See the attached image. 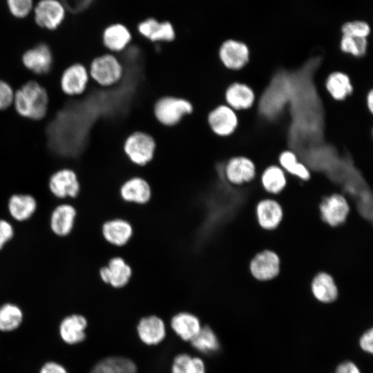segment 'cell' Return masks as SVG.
Here are the masks:
<instances>
[{
	"mask_svg": "<svg viewBox=\"0 0 373 373\" xmlns=\"http://www.w3.org/2000/svg\"><path fill=\"white\" fill-rule=\"evenodd\" d=\"M49 104L46 88L37 81L30 79L15 90L12 108L25 119L41 121L47 115Z\"/></svg>",
	"mask_w": 373,
	"mask_h": 373,
	"instance_id": "1",
	"label": "cell"
},
{
	"mask_svg": "<svg viewBox=\"0 0 373 373\" xmlns=\"http://www.w3.org/2000/svg\"><path fill=\"white\" fill-rule=\"evenodd\" d=\"M152 113L157 123L166 128H173L194 111L193 104L183 97L162 95L153 104Z\"/></svg>",
	"mask_w": 373,
	"mask_h": 373,
	"instance_id": "2",
	"label": "cell"
},
{
	"mask_svg": "<svg viewBox=\"0 0 373 373\" xmlns=\"http://www.w3.org/2000/svg\"><path fill=\"white\" fill-rule=\"evenodd\" d=\"M90 81L102 88L117 84L124 76V66L115 54L106 52L92 59L88 66Z\"/></svg>",
	"mask_w": 373,
	"mask_h": 373,
	"instance_id": "3",
	"label": "cell"
},
{
	"mask_svg": "<svg viewBox=\"0 0 373 373\" xmlns=\"http://www.w3.org/2000/svg\"><path fill=\"white\" fill-rule=\"evenodd\" d=\"M156 149L155 138L140 130L129 133L122 144V151L127 160L138 167H144L153 160Z\"/></svg>",
	"mask_w": 373,
	"mask_h": 373,
	"instance_id": "4",
	"label": "cell"
},
{
	"mask_svg": "<svg viewBox=\"0 0 373 373\" xmlns=\"http://www.w3.org/2000/svg\"><path fill=\"white\" fill-rule=\"evenodd\" d=\"M168 325L160 316L149 314L140 317L135 325V334L143 346L156 347L168 338Z\"/></svg>",
	"mask_w": 373,
	"mask_h": 373,
	"instance_id": "5",
	"label": "cell"
},
{
	"mask_svg": "<svg viewBox=\"0 0 373 373\" xmlns=\"http://www.w3.org/2000/svg\"><path fill=\"white\" fill-rule=\"evenodd\" d=\"M50 192L59 199H75L80 195L82 184L77 171L70 167H61L48 177Z\"/></svg>",
	"mask_w": 373,
	"mask_h": 373,
	"instance_id": "6",
	"label": "cell"
},
{
	"mask_svg": "<svg viewBox=\"0 0 373 373\" xmlns=\"http://www.w3.org/2000/svg\"><path fill=\"white\" fill-rule=\"evenodd\" d=\"M21 61L23 67L36 77L45 76L52 69L53 52L49 44L39 42L23 52Z\"/></svg>",
	"mask_w": 373,
	"mask_h": 373,
	"instance_id": "7",
	"label": "cell"
},
{
	"mask_svg": "<svg viewBox=\"0 0 373 373\" xmlns=\"http://www.w3.org/2000/svg\"><path fill=\"white\" fill-rule=\"evenodd\" d=\"M217 56L225 68L237 71L248 64L250 50L244 41L235 38H227L219 44Z\"/></svg>",
	"mask_w": 373,
	"mask_h": 373,
	"instance_id": "8",
	"label": "cell"
},
{
	"mask_svg": "<svg viewBox=\"0 0 373 373\" xmlns=\"http://www.w3.org/2000/svg\"><path fill=\"white\" fill-rule=\"evenodd\" d=\"M90 81L87 66L75 62L67 66L61 73L59 87L67 97H79L86 93Z\"/></svg>",
	"mask_w": 373,
	"mask_h": 373,
	"instance_id": "9",
	"label": "cell"
},
{
	"mask_svg": "<svg viewBox=\"0 0 373 373\" xmlns=\"http://www.w3.org/2000/svg\"><path fill=\"white\" fill-rule=\"evenodd\" d=\"M137 33L151 43H171L177 37L173 23L169 20H160L154 17H148L140 21L137 26Z\"/></svg>",
	"mask_w": 373,
	"mask_h": 373,
	"instance_id": "10",
	"label": "cell"
},
{
	"mask_svg": "<svg viewBox=\"0 0 373 373\" xmlns=\"http://www.w3.org/2000/svg\"><path fill=\"white\" fill-rule=\"evenodd\" d=\"M206 119L211 133L220 137L231 135L238 125L237 112L226 104H219L211 109Z\"/></svg>",
	"mask_w": 373,
	"mask_h": 373,
	"instance_id": "11",
	"label": "cell"
},
{
	"mask_svg": "<svg viewBox=\"0 0 373 373\" xmlns=\"http://www.w3.org/2000/svg\"><path fill=\"white\" fill-rule=\"evenodd\" d=\"M318 209L321 220L329 227H336L346 221L350 205L343 195L335 193L325 197Z\"/></svg>",
	"mask_w": 373,
	"mask_h": 373,
	"instance_id": "12",
	"label": "cell"
},
{
	"mask_svg": "<svg viewBox=\"0 0 373 373\" xmlns=\"http://www.w3.org/2000/svg\"><path fill=\"white\" fill-rule=\"evenodd\" d=\"M203 323L195 314L189 311H180L171 316L167 322L168 328L173 334L184 343L189 344L198 334Z\"/></svg>",
	"mask_w": 373,
	"mask_h": 373,
	"instance_id": "13",
	"label": "cell"
},
{
	"mask_svg": "<svg viewBox=\"0 0 373 373\" xmlns=\"http://www.w3.org/2000/svg\"><path fill=\"white\" fill-rule=\"evenodd\" d=\"M227 182L233 186H240L254 180L257 175L254 162L245 156H233L225 163L223 169Z\"/></svg>",
	"mask_w": 373,
	"mask_h": 373,
	"instance_id": "14",
	"label": "cell"
},
{
	"mask_svg": "<svg viewBox=\"0 0 373 373\" xmlns=\"http://www.w3.org/2000/svg\"><path fill=\"white\" fill-rule=\"evenodd\" d=\"M249 271L256 280L268 281L275 278L280 273V260L276 253L265 249L257 253L251 260Z\"/></svg>",
	"mask_w": 373,
	"mask_h": 373,
	"instance_id": "15",
	"label": "cell"
},
{
	"mask_svg": "<svg viewBox=\"0 0 373 373\" xmlns=\"http://www.w3.org/2000/svg\"><path fill=\"white\" fill-rule=\"evenodd\" d=\"M101 281L114 289L125 287L132 276V269L125 260L120 256L111 258L106 265L98 271Z\"/></svg>",
	"mask_w": 373,
	"mask_h": 373,
	"instance_id": "16",
	"label": "cell"
},
{
	"mask_svg": "<svg viewBox=\"0 0 373 373\" xmlns=\"http://www.w3.org/2000/svg\"><path fill=\"white\" fill-rule=\"evenodd\" d=\"M66 15L64 5L58 0H40L34 8L36 24L48 30H57Z\"/></svg>",
	"mask_w": 373,
	"mask_h": 373,
	"instance_id": "17",
	"label": "cell"
},
{
	"mask_svg": "<svg viewBox=\"0 0 373 373\" xmlns=\"http://www.w3.org/2000/svg\"><path fill=\"white\" fill-rule=\"evenodd\" d=\"M133 34L130 28L122 22L108 24L102 30L101 41L107 52H123L131 44Z\"/></svg>",
	"mask_w": 373,
	"mask_h": 373,
	"instance_id": "18",
	"label": "cell"
},
{
	"mask_svg": "<svg viewBox=\"0 0 373 373\" xmlns=\"http://www.w3.org/2000/svg\"><path fill=\"white\" fill-rule=\"evenodd\" d=\"M119 194L126 203L143 205L151 200L152 191L149 183L144 178L133 176L121 184Z\"/></svg>",
	"mask_w": 373,
	"mask_h": 373,
	"instance_id": "19",
	"label": "cell"
},
{
	"mask_svg": "<svg viewBox=\"0 0 373 373\" xmlns=\"http://www.w3.org/2000/svg\"><path fill=\"white\" fill-rule=\"evenodd\" d=\"M77 214L76 207L71 204L62 203L57 205L50 216V230L59 237L70 235L74 229Z\"/></svg>",
	"mask_w": 373,
	"mask_h": 373,
	"instance_id": "20",
	"label": "cell"
},
{
	"mask_svg": "<svg viewBox=\"0 0 373 373\" xmlns=\"http://www.w3.org/2000/svg\"><path fill=\"white\" fill-rule=\"evenodd\" d=\"M133 233L131 224L123 218H115L106 220L101 226L103 239L109 245L117 247L126 245Z\"/></svg>",
	"mask_w": 373,
	"mask_h": 373,
	"instance_id": "21",
	"label": "cell"
},
{
	"mask_svg": "<svg viewBox=\"0 0 373 373\" xmlns=\"http://www.w3.org/2000/svg\"><path fill=\"white\" fill-rule=\"evenodd\" d=\"M224 103L236 111L251 108L256 102L257 98L248 85L233 82L229 84L224 93Z\"/></svg>",
	"mask_w": 373,
	"mask_h": 373,
	"instance_id": "22",
	"label": "cell"
},
{
	"mask_svg": "<svg viewBox=\"0 0 373 373\" xmlns=\"http://www.w3.org/2000/svg\"><path fill=\"white\" fill-rule=\"evenodd\" d=\"M188 345L195 354L202 357L215 355L221 349L218 334L208 323H203L200 331Z\"/></svg>",
	"mask_w": 373,
	"mask_h": 373,
	"instance_id": "23",
	"label": "cell"
},
{
	"mask_svg": "<svg viewBox=\"0 0 373 373\" xmlns=\"http://www.w3.org/2000/svg\"><path fill=\"white\" fill-rule=\"evenodd\" d=\"M310 289L314 298L323 305L332 304L338 298V289L334 279L325 271H320L313 277Z\"/></svg>",
	"mask_w": 373,
	"mask_h": 373,
	"instance_id": "24",
	"label": "cell"
},
{
	"mask_svg": "<svg viewBox=\"0 0 373 373\" xmlns=\"http://www.w3.org/2000/svg\"><path fill=\"white\" fill-rule=\"evenodd\" d=\"M255 213L258 224L265 230L276 229L283 218L282 206L274 198L259 201L256 206Z\"/></svg>",
	"mask_w": 373,
	"mask_h": 373,
	"instance_id": "25",
	"label": "cell"
},
{
	"mask_svg": "<svg viewBox=\"0 0 373 373\" xmlns=\"http://www.w3.org/2000/svg\"><path fill=\"white\" fill-rule=\"evenodd\" d=\"M139 367L131 358L123 355H108L98 360L89 373H138Z\"/></svg>",
	"mask_w": 373,
	"mask_h": 373,
	"instance_id": "26",
	"label": "cell"
},
{
	"mask_svg": "<svg viewBox=\"0 0 373 373\" xmlns=\"http://www.w3.org/2000/svg\"><path fill=\"white\" fill-rule=\"evenodd\" d=\"M88 327L86 318L79 314L66 316L59 326V333L62 340L68 344H77L84 341L86 337Z\"/></svg>",
	"mask_w": 373,
	"mask_h": 373,
	"instance_id": "27",
	"label": "cell"
},
{
	"mask_svg": "<svg viewBox=\"0 0 373 373\" xmlns=\"http://www.w3.org/2000/svg\"><path fill=\"white\" fill-rule=\"evenodd\" d=\"M37 209L35 198L29 193H14L8 199V210L12 219L17 222L29 220Z\"/></svg>",
	"mask_w": 373,
	"mask_h": 373,
	"instance_id": "28",
	"label": "cell"
},
{
	"mask_svg": "<svg viewBox=\"0 0 373 373\" xmlns=\"http://www.w3.org/2000/svg\"><path fill=\"white\" fill-rule=\"evenodd\" d=\"M325 86L329 95L335 101L345 100L354 90L350 77L340 71L330 73L325 80Z\"/></svg>",
	"mask_w": 373,
	"mask_h": 373,
	"instance_id": "29",
	"label": "cell"
},
{
	"mask_svg": "<svg viewBox=\"0 0 373 373\" xmlns=\"http://www.w3.org/2000/svg\"><path fill=\"white\" fill-rule=\"evenodd\" d=\"M260 183L267 193L276 195L286 186L287 173L280 166L270 165L261 173Z\"/></svg>",
	"mask_w": 373,
	"mask_h": 373,
	"instance_id": "30",
	"label": "cell"
},
{
	"mask_svg": "<svg viewBox=\"0 0 373 373\" xmlns=\"http://www.w3.org/2000/svg\"><path fill=\"white\" fill-rule=\"evenodd\" d=\"M278 165L290 175L306 181L311 178V171L300 162L296 154L291 150L283 151L278 157Z\"/></svg>",
	"mask_w": 373,
	"mask_h": 373,
	"instance_id": "31",
	"label": "cell"
},
{
	"mask_svg": "<svg viewBox=\"0 0 373 373\" xmlns=\"http://www.w3.org/2000/svg\"><path fill=\"white\" fill-rule=\"evenodd\" d=\"M338 46L343 54L358 58L367 54L369 41L367 38L341 35Z\"/></svg>",
	"mask_w": 373,
	"mask_h": 373,
	"instance_id": "32",
	"label": "cell"
},
{
	"mask_svg": "<svg viewBox=\"0 0 373 373\" xmlns=\"http://www.w3.org/2000/svg\"><path fill=\"white\" fill-rule=\"evenodd\" d=\"M23 313L17 305L6 303L0 307V330L9 332L17 329L22 322Z\"/></svg>",
	"mask_w": 373,
	"mask_h": 373,
	"instance_id": "33",
	"label": "cell"
},
{
	"mask_svg": "<svg viewBox=\"0 0 373 373\" xmlns=\"http://www.w3.org/2000/svg\"><path fill=\"white\" fill-rule=\"evenodd\" d=\"M341 33V35L367 38L371 33V28L366 21L355 20L343 23Z\"/></svg>",
	"mask_w": 373,
	"mask_h": 373,
	"instance_id": "34",
	"label": "cell"
},
{
	"mask_svg": "<svg viewBox=\"0 0 373 373\" xmlns=\"http://www.w3.org/2000/svg\"><path fill=\"white\" fill-rule=\"evenodd\" d=\"M10 12L17 18H24L31 12L33 0H6Z\"/></svg>",
	"mask_w": 373,
	"mask_h": 373,
	"instance_id": "35",
	"label": "cell"
},
{
	"mask_svg": "<svg viewBox=\"0 0 373 373\" xmlns=\"http://www.w3.org/2000/svg\"><path fill=\"white\" fill-rule=\"evenodd\" d=\"M184 373H208L207 363L204 357L192 353L186 363Z\"/></svg>",
	"mask_w": 373,
	"mask_h": 373,
	"instance_id": "36",
	"label": "cell"
},
{
	"mask_svg": "<svg viewBox=\"0 0 373 373\" xmlns=\"http://www.w3.org/2000/svg\"><path fill=\"white\" fill-rule=\"evenodd\" d=\"M15 90L6 81L0 79V111L12 106Z\"/></svg>",
	"mask_w": 373,
	"mask_h": 373,
	"instance_id": "37",
	"label": "cell"
},
{
	"mask_svg": "<svg viewBox=\"0 0 373 373\" xmlns=\"http://www.w3.org/2000/svg\"><path fill=\"white\" fill-rule=\"evenodd\" d=\"M15 235L14 227L12 224L0 218V251L10 241Z\"/></svg>",
	"mask_w": 373,
	"mask_h": 373,
	"instance_id": "38",
	"label": "cell"
},
{
	"mask_svg": "<svg viewBox=\"0 0 373 373\" xmlns=\"http://www.w3.org/2000/svg\"><path fill=\"white\" fill-rule=\"evenodd\" d=\"M358 346L361 350L372 354L373 352V329L370 327L365 330L358 338Z\"/></svg>",
	"mask_w": 373,
	"mask_h": 373,
	"instance_id": "39",
	"label": "cell"
},
{
	"mask_svg": "<svg viewBox=\"0 0 373 373\" xmlns=\"http://www.w3.org/2000/svg\"><path fill=\"white\" fill-rule=\"evenodd\" d=\"M334 373H362V372L356 363L346 360L338 364Z\"/></svg>",
	"mask_w": 373,
	"mask_h": 373,
	"instance_id": "40",
	"label": "cell"
},
{
	"mask_svg": "<svg viewBox=\"0 0 373 373\" xmlns=\"http://www.w3.org/2000/svg\"><path fill=\"white\" fill-rule=\"evenodd\" d=\"M39 373H67V372L59 364L55 362H48L41 367Z\"/></svg>",
	"mask_w": 373,
	"mask_h": 373,
	"instance_id": "41",
	"label": "cell"
},
{
	"mask_svg": "<svg viewBox=\"0 0 373 373\" xmlns=\"http://www.w3.org/2000/svg\"><path fill=\"white\" fill-rule=\"evenodd\" d=\"M366 104L368 110L373 113V89L370 90L366 97Z\"/></svg>",
	"mask_w": 373,
	"mask_h": 373,
	"instance_id": "42",
	"label": "cell"
},
{
	"mask_svg": "<svg viewBox=\"0 0 373 373\" xmlns=\"http://www.w3.org/2000/svg\"></svg>",
	"mask_w": 373,
	"mask_h": 373,
	"instance_id": "43",
	"label": "cell"
}]
</instances>
